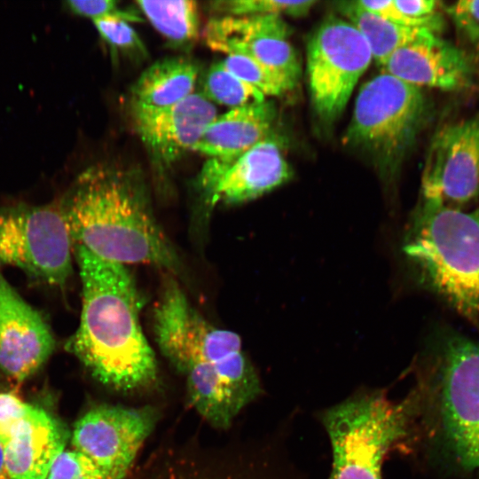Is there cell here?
I'll return each mask as SVG.
<instances>
[{"mask_svg": "<svg viewBox=\"0 0 479 479\" xmlns=\"http://www.w3.org/2000/svg\"><path fill=\"white\" fill-rule=\"evenodd\" d=\"M339 9L365 38L373 59L381 67L400 48L436 32L395 24L365 9L357 1L340 3Z\"/></svg>", "mask_w": 479, "mask_h": 479, "instance_id": "obj_20", "label": "cell"}, {"mask_svg": "<svg viewBox=\"0 0 479 479\" xmlns=\"http://www.w3.org/2000/svg\"><path fill=\"white\" fill-rule=\"evenodd\" d=\"M197 75V66L188 59H160L145 69L131 87V106L163 108L173 106L193 93Z\"/></svg>", "mask_w": 479, "mask_h": 479, "instance_id": "obj_19", "label": "cell"}, {"mask_svg": "<svg viewBox=\"0 0 479 479\" xmlns=\"http://www.w3.org/2000/svg\"><path fill=\"white\" fill-rule=\"evenodd\" d=\"M372 60L366 41L347 20L331 16L315 30L307 46V75L321 120L332 122L342 113Z\"/></svg>", "mask_w": 479, "mask_h": 479, "instance_id": "obj_9", "label": "cell"}, {"mask_svg": "<svg viewBox=\"0 0 479 479\" xmlns=\"http://www.w3.org/2000/svg\"><path fill=\"white\" fill-rule=\"evenodd\" d=\"M162 356L184 376L191 404L216 428H229L263 393L240 336L208 322L169 278L153 310Z\"/></svg>", "mask_w": 479, "mask_h": 479, "instance_id": "obj_1", "label": "cell"}, {"mask_svg": "<svg viewBox=\"0 0 479 479\" xmlns=\"http://www.w3.org/2000/svg\"><path fill=\"white\" fill-rule=\"evenodd\" d=\"M397 9L406 17L420 21L436 20L439 3L436 0H394Z\"/></svg>", "mask_w": 479, "mask_h": 479, "instance_id": "obj_30", "label": "cell"}, {"mask_svg": "<svg viewBox=\"0 0 479 479\" xmlns=\"http://www.w3.org/2000/svg\"><path fill=\"white\" fill-rule=\"evenodd\" d=\"M92 21L100 36L113 50L137 53L142 56L145 53L142 40L129 22L114 18Z\"/></svg>", "mask_w": 479, "mask_h": 479, "instance_id": "obj_26", "label": "cell"}, {"mask_svg": "<svg viewBox=\"0 0 479 479\" xmlns=\"http://www.w3.org/2000/svg\"><path fill=\"white\" fill-rule=\"evenodd\" d=\"M275 118V106L267 100L217 115L193 148L208 157L201 172H215L232 164L274 132Z\"/></svg>", "mask_w": 479, "mask_h": 479, "instance_id": "obj_17", "label": "cell"}, {"mask_svg": "<svg viewBox=\"0 0 479 479\" xmlns=\"http://www.w3.org/2000/svg\"><path fill=\"white\" fill-rule=\"evenodd\" d=\"M289 28L278 15L215 16L208 20L203 38L212 51L252 58L294 88L301 69L288 39Z\"/></svg>", "mask_w": 479, "mask_h": 479, "instance_id": "obj_12", "label": "cell"}, {"mask_svg": "<svg viewBox=\"0 0 479 479\" xmlns=\"http://www.w3.org/2000/svg\"><path fill=\"white\" fill-rule=\"evenodd\" d=\"M454 4L479 24V0H461Z\"/></svg>", "mask_w": 479, "mask_h": 479, "instance_id": "obj_31", "label": "cell"}, {"mask_svg": "<svg viewBox=\"0 0 479 479\" xmlns=\"http://www.w3.org/2000/svg\"><path fill=\"white\" fill-rule=\"evenodd\" d=\"M426 108L420 88L383 71L359 90L344 142L391 172L412 145Z\"/></svg>", "mask_w": 479, "mask_h": 479, "instance_id": "obj_7", "label": "cell"}, {"mask_svg": "<svg viewBox=\"0 0 479 479\" xmlns=\"http://www.w3.org/2000/svg\"><path fill=\"white\" fill-rule=\"evenodd\" d=\"M131 114L136 132L159 169L169 168L193 150L217 116L216 106L202 93L163 108L131 106Z\"/></svg>", "mask_w": 479, "mask_h": 479, "instance_id": "obj_14", "label": "cell"}, {"mask_svg": "<svg viewBox=\"0 0 479 479\" xmlns=\"http://www.w3.org/2000/svg\"><path fill=\"white\" fill-rule=\"evenodd\" d=\"M82 280V310L66 349L101 383L135 390L153 383L155 354L140 322L143 301L127 265L74 246Z\"/></svg>", "mask_w": 479, "mask_h": 479, "instance_id": "obj_2", "label": "cell"}, {"mask_svg": "<svg viewBox=\"0 0 479 479\" xmlns=\"http://www.w3.org/2000/svg\"><path fill=\"white\" fill-rule=\"evenodd\" d=\"M68 438L67 429L59 420L30 405L3 446L12 479H44Z\"/></svg>", "mask_w": 479, "mask_h": 479, "instance_id": "obj_18", "label": "cell"}, {"mask_svg": "<svg viewBox=\"0 0 479 479\" xmlns=\"http://www.w3.org/2000/svg\"><path fill=\"white\" fill-rule=\"evenodd\" d=\"M0 479H12L11 475L5 464L4 448L1 444H0Z\"/></svg>", "mask_w": 479, "mask_h": 479, "instance_id": "obj_32", "label": "cell"}, {"mask_svg": "<svg viewBox=\"0 0 479 479\" xmlns=\"http://www.w3.org/2000/svg\"><path fill=\"white\" fill-rule=\"evenodd\" d=\"M318 419L331 448L327 479H382L391 452L412 453L414 418L407 396L397 401L383 389L356 390L318 412Z\"/></svg>", "mask_w": 479, "mask_h": 479, "instance_id": "obj_5", "label": "cell"}, {"mask_svg": "<svg viewBox=\"0 0 479 479\" xmlns=\"http://www.w3.org/2000/svg\"><path fill=\"white\" fill-rule=\"evenodd\" d=\"M382 67L420 89L456 91L467 88L473 77V66L465 51L435 33L400 48Z\"/></svg>", "mask_w": 479, "mask_h": 479, "instance_id": "obj_16", "label": "cell"}, {"mask_svg": "<svg viewBox=\"0 0 479 479\" xmlns=\"http://www.w3.org/2000/svg\"><path fill=\"white\" fill-rule=\"evenodd\" d=\"M156 420V411L151 406L98 405L75 423L72 446L107 479H124Z\"/></svg>", "mask_w": 479, "mask_h": 479, "instance_id": "obj_10", "label": "cell"}, {"mask_svg": "<svg viewBox=\"0 0 479 479\" xmlns=\"http://www.w3.org/2000/svg\"><path fill=\"white\" fill-rule=\"evenodd\" d=\"M59 206L73 247L124 265L149 264L178 271L177 253L159 224L145 184L135 169L108 163L90 167Z\"/></svg>", "mask_w": 479, "mask_h": 479, "instance_id": "obj_3", "label": "cell"}, {"mask_svg": "<svg viewBox=\"0 0 479 479\" xmlns=\"http://www.w3.org/2000/svg\"><path fill=\"white\" fill-rule=\"evenodd\" d=\"M66 6L73 13L92 20L114 18L129 23L143 21L137 12L121 7L114 0H68Z\"/></svg>", "mask_w": 479, "mask_h": 479, "instance_id": "obj_27", "label": "cell"}, {"mask_svg": "<svg viewBox=\"0 0 479 479\" xmlns=\"http://www.w3.org/2000/svg\"><path fill=\"white\" fill-rule=\"evenodd\" d=\"M359 5L395 24L410 27H427L436 31L440 27L439 20L431 21L414 20L404 16L396 6L394 0H358Z\"/></svg>", "mask_w": 479, "mask_h": 479, "instance_id": "obj_29", "label": "cell"}, {"mask_svg": "<svg viewBox=\"0 0 479 479\" xmlns=\"http://www.w3.org/2000/svg\"><path fill=\"white\" fill-rule=\"evenodd\" d=\"M236 76L260 90L265 97H278L294 88L279 75L257 60L232 54L220 61Z\"/></svg>", "mask_w": 479, "mask_h": 479, "instance_id": "obj_23", "label": "cell"}, {"mask_svg": "<svg viewBox=\"0 0 479 479\" xmlns=\"http://www.w3.org/2000/svg\"><path fill=\"white\" fill-rule=\"evenodd\" d=\"M44 479H107L87 456L75 450L63 451Z\"/></svg>", "mask_w": 479, "mask_h": 479, "instance_id": "obj_25", "label": "cell"}, {"mask_svg": "<svg viewBox=\"0 0 479 479\" xmlns=\"http://www.w3.org/2000/svg\"><path fill=\"white\" fill-rule=\"evenodd\" d=\"M434 355L407 394L414 452L426 446L461 468H479V341L454 334Z\"/></svg>", "mask_w": 479, "mask_h": 479, "instance_id": "obj_4", "label": "cell"}, {"mask_svg": "<svg viewBox=\"0 0 479 479\" xmlns=\"http://www.w3.org/2000/svg\"><path fill=\"white\" fill-rule=\"evenodd\" d=\"M54 349L41 314L0 273V368L15 381L32 375Z\"/></svg>", "mask_w": 479, "mask_h": 479, "instance_id": "obj_15", "label": "cell"}, {"mask_svg": "<svg viewBox=\"0 0 479 479\" xmlns=\"http://www.w3.org/2000/svg\"><path fill=\"white\" fill-rule=\"evenodd\" d=\"M291 175L283 140L273 132L229 166L215 172H200L199 185L208 206H234L279 187Z\"/></svg>", "mask_w": 479, "mask_h": 479, "instance_id": "obj_13", "label": "cell"}, {"mask_svg": "<svg viewBox=\"0 0 479 479\" xmlns=\"http://www.w3.org/2000/svg\"><path fill=\"white\" fill-rule=\"evenodd\" d=\"M73 242L59 204L0 208V266L17 267L52 286L72 271Z\"/></svg>", "mask_w": 479, "mask_h": 479, "instance_id": "obj_8", "label": "cell"}, {"mask_svg": "<svg viewBox=\"0 0 479 479\" xmlns=\"http://www.w3.org/2000/svg\"><path fill=\"white\" fill-rule=\"evenodd\" d=\"M152 26L173 47L192 46L199 35V8L195 1L135 2Z\"/></svg>", "mask_w": 479, "mask_h": 479, "instance_id": "obj_21", "label": "cell"}, {"mask_svg": "<svg viewBox=\"0 0 479 479\" xmlns=\"http://www.w3.org/2000/svg\"><path fill=\"white\" fill-rule=\"evenodd\" d=\"M404 251L436 294L462 315L479 318V207L422 200Z\"/></svg>", "mask_w": 479, "mask_h": 479, "instance_id": "obj_6", "label": "cell"}, {"mask_svg": "<svg viewBox=\"0 0 479 479\" xmlns=\"http://www.w3.org/2000/svg\"><path fill=\"white\" fill-rule=\"evenodd\" d=\"M318 1H279V0H220L211 2L209 8L216 16H255L306 14Z\"/></svg>", "mask_w": 479, "mask_h": 479, "instance_id": "obj_24", "label": "cell"}, {"mask_svg": "<svg viewBox=\"0 0 479 479\" xmlns=\"http://www.w3.org/2000/svg\"><path fill=\"white\" fill-rule=\"evenodd\" d=\"M31 404L12 393H0V444L4 446Z\"/></svg>", "mask_w": 479, "mask_h": 479, "instance_id": "obj_28", "label": "cell"}, {"mask_svg": "<svg viewBox=\"0 0 479 479\" xmlns=\"http://www.w3.org/2000/svg\"><path fill=\"white\" fill-rule=\"evenodd\" d=\"M422 200L461 208L479 195V114L434 135L421 176Z\"/></svg>", "mask_w": 479, "mask_h": 479, "instance_id": "obj_11", "label": "cell"}, {"mask_svg": "<svg viewBox=\"0 0 479 479\" xmlns=\"http://www.w3.org/2000/svg\"><path fill=\"white\" fill-rule=\"evenodd\" d=\"M202 94L212 103L231 109L266 100L260 90L236 76L221 62L212 65L207 71Z\"/></svg>", "mask_w": 479, "mask_h": 479, "instance_id": "obj_22", "label": "cell"}]
</instances>
